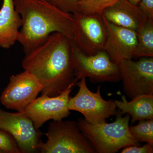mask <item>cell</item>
<instances>
[{"label":"cell","mask_w":153,"mask_h":153,"mask_svg":"<svg viewBox=\"0 0 153 153\" xmlns=\"http://www.w3.org/2000/svg\"><path fill=\"white\" fill-rule=\"evenodd\" d=\"M73 48L71 39L56 32L25 54L22 68L41 81L43 85L42 94L56 96L70 85L76 84Z\"/></svg>","instance_id":"obj_1"},{"label":"cell","mask_w":153,"mask_h":153,"mask_svg":"<svg viewBox=\"0 0 153 153\" xmlns=\"http://www.w3.org/2000/svg\"><path fill=\"white\" fill-rule=\"evenodd\" d=\"M14 3L22 21L17 41L22 44L25 54L56 32L73 41V14L60 10L47 0H14Z\"/></svg>","instance_id":"obj_2"},{"label":"cell","mask_w":153,"mask_h":153,"mask_svg":"<svg viewBox=\"0 0 153 153\" xmlns=\"http://www.w3.org/2000/svg\"><path fill=\"white\" fill-rule=\"evenodd\" d=\"M114 122L96 124L88 122L79 118L77 123L80 130L97 153H115L130 146H139L140 143L129 130L130 115L123 117L119 111Z\"/></svg>","instance_id":"obj_3"},{"label":"cell","mask_w":153,"mask_h":153,"mask_svg":"<svg viewBox=\"0 0 153 153\" xmlns=\"http://www.w3.org/2000/svg\"><path fill=\"white\" fill-rule=\"evenodd\" d=\"M45 135L47 140L41 143V153H97L75 121H53Z\"/></svg>","instance_id":"obj_4"},{"label":"cell","mask_w":153,"mask_h":153,"mask_svg":"<svg viewBox=\"0 0 153 153\" xmlns=\"http://www.w3.org/2000/svg\"><path fill=\"white\" fill-rule=\"evenodd\" d=\"M76 83L79 90L76 95L69 99V110L82 114L84 119L91 124L106 122L107 119L116 115L118 111L115 100H106L102 98L100 85L95 92H93L88 87L86 78H81Z\"/></svg>","instance_id":"obj_5"},{"label":"cell","mask_w":153,"mask_h":153,"mask_svg":"<svg viewBox=\"0 0 153 153\" xmlns=\"http://www.w3.org/2000/svg\"><path fill=\"white\" fill-rule=\"evenodd\" d=\"M72 14L73 42L76 48L87 55L104 51L107 33L102 15Z\"/></svg>","instance_id":"obj_6"},{"label":"cell","mask_w":153,"mask_h":153,"mask_svg":"<svg viewBox=\"0 0 153 153\" xmlns=\"http://www.w3.org/2000/svg\"><path fill=\"white\" fill-rule=\"evenodd\" d=\"M73 63L76 82L83 77H88L94 83L116 82L121 80L118 64L105 51L87 55L80 52L74 43Z\"/></svg>","instance_id":"obj_7"},{"label":"cell","mask_w":153,"mask_h":153,"mask_svg":"<svg viewBox=\"0 0 153 153\" xmlns=\"http://www.w3.org/2000/svg\"><path fill=\"white\" fill-rule=\"evenodd\" d=\"M117 64L123 91L128 98L153 94V57H143L137 61L123 60Z\"/></svg>","instance_id":"obj_8"},{"label":"cell","mask_w":153,"mask_h":153,"mask_svg":"<svg viewBox=\"0 0 153 153\" xmlns=\"http://www.w3.org/2000/svg\"><path fill=\"white\" fill-rule=\"evenodd\" d=\"M43 89L41 81L29 71L13 75L2 92L0 101L7 109L22 112Z\"/></svg>","instance_id":"obj_9"},{"label":"cell","mask_w":153,"mask_h":153,"mask_svg":"<svg viewBox=\"0 0 153 153\" xmlns=\"http://www.w3.org/2000/svg\"><path fill=\"white\" fill-rule=\"evenodd\" d=\"M0 129L13 137L21 153L39 152L43 133L35 127L32 121L23 113L8 112L0 108Z\"/></svg>","instance_id":"obj_10"},{"label":"cell","mask_w":153,"mask_h":153,"mask_svg":"<svg viewBox=\"0 0 153 153\" xmlns=\"http://www.w3.org/2000/svg\"><path fill=\"white\" fill-rule=\"evenodd\" d=\"M74 84L68 86L63 92L55 97L42 94L29 104L23 113L33 122L37 129L49 120H63L70 114L68 102Z\"/></svg>","instance_id":"obj_11"},{"label":"cell","mask_w":153,"mask_h":153,"mask_svg":"<svg viewBox=\"0 0 153 153\" xmlns=\"http://www.w3.org/2000/svg\"><path fill=\"white\" fill-rule=\"evenodd\" d=\"M107 36L104 51L118 64L123 60L134 58L137 42V32L108 22L102 16Z\"/></svg>","instance_id":"obj_12"},{"label":"cell","mask_w":153,"mask_h":153,"mask_svg":"<svg viewBox=\"0 0 153 153\" xmlns=\"http://www.w3.org/2000/svg\"><path fill=\"white\" fill-rule=\"evenodd\" d=\"M102 16L114 25L136 32L148 18L138 6L127 0H118L105 9Z\"/></svg>","instance_id":"obj_13"},{"label":"cell","mask_w":153,"mask_h":153,"mask_svg":"<svg viewBox=\"0 0 153 153\" xmlns=\"http://www.w3.org/2000/svg\"><path fill=\"white\" fill-rule=\"evenodd\" d=\"M22 21L14 0H3L0 9V47L9 49L18 41Z\"/></svg>","instance_id":"obj_14"},{"label":"cell","mask_w":153,"mask_h":153,"mask_svg":"<svg viewBox=\"0 0 153 153\" xmlns=\"http://www.w3.org/2000/svg\"><path fill=\"white\" fill-rule=\"evenodd\" d=\"M121 100H115L117 107L121 114H127L131 116V124L137 121L153 119V94H142L127 100L121 95Z\"/></svg>","instance_id":"obj_15"},{"label":"cell","mask_w":153,"mask_h":153,"mask_svg":"<svg viewBox=\"0 0 153 153\" xmlns=\"http://www.w3.org/2000/svg\"><path fill=\"white\" fill-rule=\"evenodd\" d=\"M153 57V19H149L137 32L134 57Z\"/></svg>","instance_id":"obj_16"},{"label":"cell","mask_w":153,"mask_h":153,"mask_svg":"<svg viewBox=\"0 0 153 153\" xmlns=\"http://www.w3.org/2000/svg\"><path fill=\"white\" fill-rule=\"evenodd\" d=\"M118 0H78L76 8L77 12L86 15L100 14L112 6Z\"/></svg>","instance_id":"obj_17"},{"label":"cell","mask_w":153,"mask_h":153,"mask_svg":"<svg viewBox=\"0 0 153 153\" xmlns=\"http://www.w3.org/2000/svg\"><path fill=\"white\" fill-rule=\"evenodd\" d=\"M129 130L139 143L153 145V119L140 120L137 125L129 127Z\"/></svg>","instance_id":"obj_18"},{"label":"cell","mask_w":153,"mask_h":153,"mask_svg":"<svg viewBox=\"0 0 153 153\" xmlns=\"http://www.w3.org/2000/svg\"><path fill=\"white\" fill-rule=\"evenodd\" d=\"M0 150L4 153H22L13 137L7 132L1 129Z\"/></svg>","instance_id":"obj_19"},{"label":"cell","mask_w":153,"mask_h":153,"mask_svg":"<svg viewBox=\"0 0 153 153\" xmlns=\"http://www.w3.org/2000/svg\"><path fill=\"white\" fill-rule=\"evenodd\" d=\"M50 4L60 10L68 13L77 12L76 8L77 0H47Z\"/></svg>","instance_id":"obj_20"},{"label":"cell","mask_w":153,"mask_h":153,"mask_svg":"<svg viewBox=\"0 0 153 153\" xmlns=\"http://www.w3.org/2000/svg\"><path fill=\"white\" fill-rule=\"evenodd\" d=\"M121 153H152L153 145L146 143L142 147L130 146L123 148Z\"/></svg>","instance_id":"obj_21"},{"label":"cell","mask_w":153,"mask_h":153,"mask_svg":"<svg viewBox=\"0 0 153 153\" xmlns=\"http://www.w3.org/2000/svg\"><path fill=\"white\" fill-rule=\"evenodd\" d=\"M138 6L146 16L153 19V0H141Z\"/></svg>","instance_id":"obj_22"},{"label":"cell","mask_w":153,"mask_h":153,"mask_svg":"<svg viewBox=\"0 0 153 153\" xmlns=\"http://www.w3.org/2000/svg\"><path fill=\"white\" fill-rule=\"evenodd\" d=\"M127 1L134 5L138 6L141 0H127Z\"/></svg>","instance_id":"obj_23"},{"label":"cell","mask_w":153,"mask_h":153,"mask_svg":"<svg viewBox=\"0 0 153 153\" xmlns=\"http://www.w3.org/2000/svg\"><path fill=\"white\" fill-rule=\"evenodd\" d=\"M0 153H4V152H3L2 151L0 150Z\"/></svg>","instance_id":"obj_24"},{"label":"cell","mask_w":153,"mask_h":153,"mask_svg":"<svg viewBox=\"0 0 153 153\" xmlns=\"http://www.w3.org/2000/svg\"><path fill=\"white\" fill-rule=\"evenodd\" d=\"M77 1H78V0H77Z\"/></svg>","instance_id":"obj_25"}]
</instances>
